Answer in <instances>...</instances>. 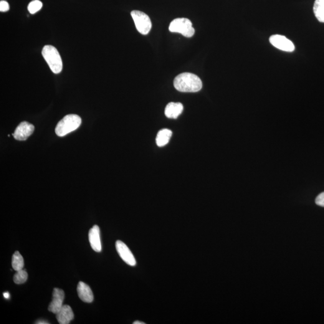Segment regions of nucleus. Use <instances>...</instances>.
<instances>
[{
	"mask_svg": "<svg viewBox=\"0 0 324 324\" xmlns=\"http://www.w3.org/2000/svg\"><path fill=\"white\" fill-rule=\"evenodd\" d=\"M174 85L178 92L195 93L202 89V82L197 75L186 72L181 73L175 78Z\"/></svg>",
	"mask_w": 324,
	"mask_h": 324,
	"instance_id": "obj_1",
	"label": "nucleus"
},
{
	"mask_svg": "<svg viewBox=\"0 0 324 324\" xmlns=\"http://www.w3.org/2000/svg\"><path fill=\"white\" fill-rule=\"evenodd\" d=\"M42 54L53 73L58 74L62 72V59L56 48L52 45H46L43 48Z\"/></svg>",
	"mask_w": 324,
	"mask_h": 324,
	"instance_id": "obj_2",
	"label": "nucleus"
},
{
	"mask_svg": "<svg viewBox=\"0 0 324 324\" xmlns=\"http://www.w3.org/2000/svg\"><path fill=\"white\" fill-rule=\"evenodd\" d=\"M81 122L82 120L80 116L78 115L69 114L65 116L57 124L55 128V133L58 136L63 137L77 130L81 126Z\"/></svg>",
	"mask_w": 324,
	"mask_h": 324,
	"instance_id": "obj_3",
	"label": "nucleus"
},
{
	"mask_svg": "<svg viewBox=\"0 0 324 324\" xmlns=\"http://www.w3.org/2000/svg\"><path fill=\"white\" fill-rule=\"evenodd\" d=\"M169 30L172 32H178L186 37L193 36L195 32L192 27V22L187 18H177L173 20L169 25Z\"/></svg>",
	"mask_w": 324,
	"mask_h": 324,
	"instance_id": "obj_4",
	"label": "nucleus"
},
{
	"mask_svg": "<svg viewBox=\"0 0 324 324\" xmlns=\"http://www.w3.org/2000/svg\"><path fill=\"white\" fill-rule=\"evenodd\" d=\"M131 16L135 22L138 31L142 34H148L152 27L150 17L145 13L139 11L131 12Z\"/></svg>",
	"mask_w": 324,
	"mask_h": 324,
	"instance_id": "obj_5",
	"label": "nucleus"
},
{
	"mask_svg": "<svg viewBox=\"0 0 324 324\" xmlns=\"http://www.w3.org/2000/svg\"><path fill=\"white\" fill-rule=\"evenodd\" d=\"M270 44L283 51L292 52L295 50L294 44L284 35L275 34L270 37Z\"/></svg>",
	"mask_w": 324,
	"mask_h": 324,
	"instance_id": "obj_6",
	"label": "nucleus"
},
{
	"mask_svg": "<svg viewBox=\"0 0 324 324\" xmlns=\"http://www.w3.org/2000/svg\"><path fill=\"white\" fill-rule=\"evenodd\" d=\"M115 247L118 254L126 264L130 265V266L136 265L135 258L125 243L120 241V240H117L115 243Z\"/></svg>",
	"mask_w": 324,
	"mask_h": 324,
	"instance_id": "obj_7",
	"label": "nucleus"
},
{
	"mask_svg": "<svg viewBox=\"0 0 324 324\" xmlns=\"http://www.w3.org/2000/svg\"><path fill=\"white\" fill-rule=\"evenodd\" d=\"M34 130V126L32 124L24 121L17 126L13 136L17 140L24 141L32 135Z\"/></svg>",
	"mask_w": 324,
	"mask_h": 324,
	"instance_id": "obj_8",
	"label": "nucleus"
},
{
	"mask_svg": "<svg viewBox=\"0 0 324 324\" xmlns=\"http://www.w3.org/2000/svg\"><path fill=\"white\" fill-rule=\"evenodd\" d=\"M64 300V291L58 288H54L52 293V300L48 307V310L53 313H57L63 307Z\"/></svg>",
	"mask_w": 324,
	"mask_h": 324,
	"instance_id": "obj_9",
	"label": "nucleus"
},
{
	"mask_svg": "<svg viewBox=\"0 0 324 324\" xmlns=\"http://www.w3.org/2000/svg\"><path fill=\"white\" fill-rule=\"evenodd\" d=\"M88 239L93 250L96 252H100L102 250V244L100 241V228L97 225H94L92 228L90 229Z\"/></svg>",
	"mask_w": 324,
	"mask_h": 324,
	"instance_id": "obj_10",
	"label": "nucleus"
},
{
	"mask_svg": "<svg viewBox=\"0 0 324 324\" xmlns=\"http://www.w3.org/2000/svg\"><path fill=\"white\" fill-rule=\"evenodd\" d=\"M56 318L58 323L68 324L74 319V314L69 306L63 305L59 312L56 313Z\"/></svg>",
	"mask_w": 324,
	"mask_h": 324,
	"instance_id": "obj_11",
	"label": "nucleus"
},
{
	"mask_svg": "<svg viewBox=\"0 0 324 324\" xmlns=\"http://www.w3.org/2000/svg\"><path fill=\"white\" fill-rule=\"evenodd\" d=\"M78 294L80 299L85 303H92L94 300V295L89 286L82 282L78 283Z\"/></svg>",
	"mask_w": 324,
	"mask_h": 324,
	"instance_id": "obj_12",
	"label": "nucleus"
},
{
	"mask_svg": "<svg viewBox=\"0 0 324 324\" xmlns=\"http://www.w3.org/2000/svg\"><path fill=\"white\" fill-rule=\"evenodd\" d=\"M183 111V106L181 103L171 102L166 106L164 113L169 118H177Z\"/></svg>",
	"mask_w": 324,
	"mask_h": 324,
	"instance_id": "obj_13",
	"label": "nucleus"
},
{
	"mask_svg": "<svg viewBox=\"0 0 324 324\" xmlns=\"http://www.w3.org/2000/svg\"><path fill=\"white\" fill-rule=\"evenodd\" d=\"M173 132L169 129H164L159 131L156 137L157 145L160 147L168 144L171 138Z\"/></svg>",
	"mask_w": 324,
	"mask_h": 324,
	"instance_id": "obj_14",
	"label": "nucleus"
},
{
	"mask_svg": "<svg viewBox=\"0 0 324 324\" xmlns=\"http://www.w3.org/2000/svg\"><path fill=\"white\" fill-rule=\"evenodd\" d=\"M313 12L318 21L324 22V0H315Z\"/></svg>",
	"mask_w": 324,
	"mask_h": 324,
	"instance_id": "obj_15",
	"label": "nucleus"
},
{
	"mask_svg": "<svg viewBox=\"0 0 324 324\" xmlns=\"http://www.w3.org/2000/svg\"><path fill=\"white\" fill-rule=\"evenodd\" d=\"M12 265L13 269L16 272L23 269L24 265V258L18 251L15 252L13 255Z\"/></svg>",
	"mask_w": 324,
	"mask_h": 324,
	"instance_id": "obj_16",
	"label": "nucleus"
},
{
	"mask_svg": "<svg viewBox=\"0 0 324 324\" xmlns=\"http://www.w3.org/2000/svg\"><path fill=\"white\" fill-rule=\"evenodd\" d=\"M28 274L26 271L22 269L17 271L14 276V281L16 284H22L27 280Z\"/></svg>",
	"mask_w": 324,
	"mask_h": 324,
	"instance_id": "obj_17",
	"label": "nucleus"
},
{
	"mask_svg": "<svg viewBox=\"0 0 324 324\" xmlns=\"http://www.w3.org/2000/svg\"><path fill=\"white\" fill-rule=\"evenodd\" d=\"M42 2L39 0H33L30 2L28 6V10L30 14H34L42 9Z\"/></svg>",
	"mask_w": 324,
	"mask_h": 324,
	"instance_id": "obj_18",
	"label": "nucleus"
},
{
	"mask_svg": "<svg viewBox=\"0 0 324 324\" xmlns=\"http://www.w3.org/2000/svg\"><path fill=\"white\" fill-rule=\"evenodd\" d=\"M315 202L318 206L324 207V192L316 197Z\"/></svg>",
	"mask_w": 324,
	"mask_h": 324,
	"instance_id": "obj_19",
	"label": "nucleus"
},
{
	"mask_svg": "<svg viewBox=\"0 0 324 324\" xmlns=\"http://www.w3.org/2000/svg\"><path fill=\"white\" fill-rule=\"evenodd\" d=\"M10 9L8 2L6 1H0V11L1 12H7Z\"/></svg>",
	"mask_w": 324,
	"mask_h": 324,
	"instance_id": "obj_20",
	"label": "nucleus"
},
{
	"mask_svg": "<svg viewBox=\"0 0 324 324\" xmlns=\"http://www.w3.org/2000/svg\"><path fill=\"white\" fill-rule=\"evenodd\" d=\"M3 295L5 298H9L10 297V294L9 292H4Z\"/></svg>",
	"mask_w": 324,
	"mask_h": 324,
	"instance_id": "obj_21",
	"label": "nucleus"
},
{
	"mask_svg": "<svg viewBox=\"0 0 324 324\" xmlns=\"http://www.w3.org/2000/svg\"><path fill=\"white\" fill-rule=\"evenodd\" d=\"M35 323L38 324H49L48 323H47L46 321H37V322Z\"/></svg>",
	"mask_w": 324,
	"mask_h": 324,
	"instance_id": "obj_22",
	"label": "nucleus"
},
{
	"mask_svg": "<svg viewBox=\"0 0 324 324\" xmlns=\"http://www.w3.org/2000/svg\"><path fill=\"white\" fill-rule=\"evenodd\" d=\"M133 324H145V323L141 322V321H135V322L133 323Z\"/></svg>",
	"mask_w": 324,
	"mask_h": 324,
	"instance_id": "obj_23",
	"label": "nucleus"
}]
</instances>
